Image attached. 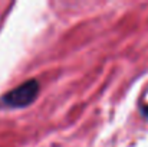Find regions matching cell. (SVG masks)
<instances>
[{
	"instance_id": "1",
	"label": "cell",
	"mask_w": 148,
	"mask_h": 147,
	"mask_svg": "<svg viewBox=\"0 0 148 147\" xmlns=\"http://www.w3.org/2000/svg\"><path fill=\"white\" fill-rule=\"evenodd\" d=\"M40 84L36 78H30L20 85L12 88L0 97V108L4 110H19L30 105L39 95Z\"/></svg>"
}]
</instances>
